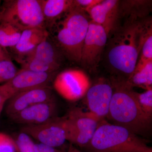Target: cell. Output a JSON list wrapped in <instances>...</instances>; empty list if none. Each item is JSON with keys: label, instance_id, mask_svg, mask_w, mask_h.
Listing matches in <instances>:
<instances>
[{"label": "cell", "instance_id": "1", "mask_svg": "<svg viewBox=\"0 0 152 152\" xmlns=\"http://www.w3.org/2000/svg\"><path fill=\"white\" fill-rule=\"evenodd\" d=\"M152 30L151 18L120 25L108 38L105 52L111 79L125 82L137 65L145 38Z\"/></svg>", "mask_w": 152, "mask_h": 152}, {"label": "cell", "instance_id": "2", "mask_svg": "<svg viewBox=\"0 0 152 152\" xmlns=\"http://www.w3.org/2000/svg\"><path fill=\"white\" fill-rule=\"evenodd\" d=\"M91 21L87 12L75 4L48 31L50 38L68 59L80 63L82 48Z\"/></svg>", "mask_w": 152, "mask_h": 152}, {"label": "cell", "instance_id": "3", "mask_svg": "<svg viewBox=\"0 0 152 152\" xmlns=\"http://www.w3.org/2000/svg\"><path fill=\"white\" fill-rule=\"evenodd\" d=\"M110 81L113 94L107 118L112 124L124 128L139 137H148L151 130L152 119L139 107L133 88L123 82Z\"/></svg>", "mask_w": 152, "mask_h": 152}, {"label": "cell", "instance_id": "4", "mask_svg": "<svg viewBox=\"0 0 152 152\" xmlns=\"http://www.w3.org/2000/svg\"><path fill=\"white\" fill-rule=\"evenodd\" d=\"M103 121L91 141L83 148L85 152H152V148L143 138L124 128Z\"/></svg>", "mask_w": 152, "mask_h": 152}, {"label": "cell", "instance_id": "5", "mask_svg": "<svg viewBox=\"0 0 152 152\" xmlns=\"http://www.w3.org/2000/svg\"><path fill=\"white\" fill-rule=\"evenodd\" d=\"M3 23L11 24L22 31L32 28H45L40 0L4 1L0 7V24Z\"/></svg>", "mask_w": 152, "mask_h": 152}, {"label": "cell", "instance_id": "6", "mask_svg": "<svg viewBox=\"0 0 152 152\" xmlns=\"http://www.w3.org/2000/svg\"><path fill=\"white\" fill-rule=\"evenodd\" d=\"M64 58L49 37L18 62L23 69L39 72L58 73Z\"/></svg>", "mask_w": 152, "mask_h": 152}, {"label": "cell", "instance_id": "7", "mask_svg": "<svg viewBox=\"0 0 152 152\" xmlns=\"http://www.w3.org/2000/svg\"><path fill=\"white\" fill-rule=\"evenodd\" d=\"M102 121L80 108L72 109L64 117L67 140L83 148L91 141Z\"/></svg>", "mask_w": 152, "mask_h": 152}, {"label": "cell", "instance_id": "8", "mask_svg": "<svg viewBox=\"0 0 152 152\" xmlns=\"http://www.w3.org/2000/svg\"><path fill=\"white\" fill-rule=\"evenodd\" d=\"M53 84L59 94L71 102L84 97L91 85L89 78L84 71L74 69L57 74Z\"/></svg>", "mask_w": 152, "mask_h": 152}, {"label": "cell", "instance_id": "9", "mask_svg": "<svg viewBox=\"0 0 152 152\" xmlns=\"http://www.w3.org/2000/svg\"><path fill=\"white\" fill-rule=\"evenodd\" d=\"M58 73L39 72L21 69L12 80L0 85V89L9 100L19 93L37 88L50 86Z\"/></svg>", "mask_w": 152, "mask_h": 152}, {"label": "cell", "instance_id": "10", "mask_svg": "<svg viewBox=\"0 0 152 152\" xmlns=\"http://www.w3.org/2000/svg\"><path fill=\"white\" fill-rule=\"evenodd\" d=\"M20 132L26 133L39 143L58 148L66 140L64 117H56L47 122L38 125H26Z\"/></svg>", "mask_w": 152, "mask_h": 152}, {"label": "cell", "instance_id": "11", "mask_svg": "<svg viewBox=\"0 0 152 152\" xmlns=\"http://www.w3.org/2000/svg\"><path fill=\"white\" fill-rule=\"evenodd\" d=\"M108 40L102 27L91 21L82 48L80 63L89 70L96 69Z\"/></svg>", "mask_w": 152, "mask_h": 152}, {"label": "cell", "instance_id": "12", "mask_svg": "<svg viewBox=\"0 0 152 152\" xmlns=\"http://www.w3.org/2000/svg\"><path fill=\"white\" fill-rule=\"evenodd\" d=\"M113 94L110 81L98 79L91 85L85 96V103L90 113L101 120L107 118Z\"/></svg>", "mask_w": 152, "mask_h": 152}, {"label": "cell", "instance_id": "13", "mask_svg": "<svg viewBox=\"0 0 152 152\" xmlns=\"http://www.w3.org/2000/svg\"><path fill=\"white\" fill-rule=\"evenodd\" d=\"M118 0H102L86 11L91 21L105 31L108 38L119 27Z\"/></svg>", "mask_w": 152, "mask_h": 152}, {"label": "cell", "instance_id": "14", "mask_svg": "<svg viewBox=\"0 0 152 152\" xmlns=\"http://www.w3.org/2000/svg\"><path fill=\"white\" fill-rule=\"evenodd\" d=\"M57 110L56 99L36 104L11 116L14 122L26 125H38L47 122L56 115Z\"/></svg>", "mask_w": 152, "mask_h": 152}, {"label": "cell", "instance_id": "15", "mask_svg": "<svg viewBox=\"0 0 152 152\" xmlns=\"http://www.w3.org/2000/svg\"><path fill=\"white\" fill-rule=\"evenodd\" d=\"M55 98L51 86L37 88L19 93L8 100L6 113L10 117L31 106Z\"/></svg>", "mask_w": 152, "mask_h": 152}, {"label": "cell", "instance_id": "16", "mask_svg": "<svg viewBox=\"0 0 152 152\" xmlns=\"http://www.w3.org/2000/svg\"><path fill=\"white\" fill-rule=\"evenodd\" d=\"M49 37L45 28H34L24 30L17 45L11 48L12 57L18 62Z\"/></svg>", "mask_w": 152, "mask_h": 152}, {"label": "cell", "instance_id": "17", "mask_svg": "<svg viewBox=\"0 0 152 152\" xmlns=\"http://www.w3.org/2000/svg\"><path fill=\"white\" fill-rule=\"evenodd\" d=\"M151 1H119V26L120 22L124 20L121 24L146 18L151 11Z\"/></svg>", "mask_w": 152, "mask_h": 152}, {"label": "cell", "instance_id": "18", "mask_svg": "<svg viewBox=\"0 0 152 152\" xmlns=\"http://www.w3.org/2000/svg\"><path fill=\"white\" fill-rule=\"evenodd\" d=\"M40 3L45 27L48 31L75 5L74 0H40Z\"/></svg>", "mask_w": 152, "mask_h": 152}, {"label": "cell", "instance_id": "19", "mask_svg": "<svg viewBox=\"0 0 152 152\" xmlns=\"http://www.w3.org/2000/svg\"><path fill=\"white\" fill-rule=\"evenodd\" d=\"M123 83L132 88L140 87L146 90L152 88V61L137 63L130 77Z\"/></svg>", "mask_w": 152, "mask_h": 152}, {"label": "cell", "instance_id": "20", "mask_svg": "<svg viewBox=\"0 0 152 152\" xmlns=\"http://www.w3.org/2000/svg\"><path fill=\"white\" fill-rule=\"evenodd\" d=\"M22 33L21 30L11 24H0V45L6 49L13 48L18 42Z\"/></svg>", "mask_w": 152, "mask_h": 152}, {"label": "cell", "instance_id": "21", "mask_svg": "<svg viewBox=\"0 0 152 152\" xmlns=\"http://www.w3.org/2000/svg\"><path fill=\"white\" fill-rule=\"evenodd\" d=\"M133 94L139 107L146 116L152 118V88L142 93H138L133 90Z\"/></svg>", "mask_w": 152, "mask_h": 152}, {"label": "cell", "instance_id": "22", "mask_svg": "<svg viewBox=\"0 0 152 152\" xmlns=\"http://www.w3.org/2000/svg\"><path fill=\"white\" fill-rule=\"evenodd\" d=\"M12 139L16 152H36V143L26 133L20 132Z\"/></svg>", "mask_w": 152, "mask_h": 152}, {"label": "cell", "instance_id": "23", "mask_svg": "<svg viewBox=\"0 0 152 152\" xmlns=\"http://www.w3.org/2000/svg\"><path fill=\"white\" fill-rule=\"evenodd\" d=\"M18 71L12 61H0V84H4L10 80Z\"/></svg>", "mask_w": 152, "mask_h": 152}, {"label": "cell", "instance_id": "24", "mask_svg": "<svg viewBox=\"0 0 152 152\" xmlns=\"http://www.w3.org/2000/svg\"><path fill=\"white\" fill-rule=\"evenodd\" d=\"M150 61H152V30L149 32L145 38L137 63Z\"/></svg>", "mask_w": 152, "mask_h": 152}, {"label": "cell", "instance_id": "25", "mask_svg": "<svg viewBox=\"0 0 152 152\" xmlns=\"http://www.w3.org/2000/svg\"><path fill=\"white\" fill-rule=\"evenodd\" d=\"M0 152H16L12 137L0 133Z\"/></svg>", "mask_w": 152, "mask_h": 152}, {"label": "cell", "instance_id": "26", "mask_svg": "<svg viewBox=\"0 0 152 152\" xmlns=\"http://www.w3.org/2000/svg\"><path fill=\"white\" fill-rule=\"evenodd\" d=\"M102 0H74L75 4L86 11L100 2Z\"/></svg>", "mask_w": 152, "mask_h": 152}, {"label": "cell", "instance_id": "27", "mask_svg": "<svg viewBox=\"0 0 152 152\" xmlns=\"http://www.w3.org/2000/svg\"><path fill=\"white\" fill-rule=\"evenodd\" d=\"M11 55L7 50V49L3 48L0 45V61H12Z\"/></svg>", "mask_w": 152, "mask_h": 152}, {"label": "cell", "instance_id": "28", "mask_svg": "<svg viewBox=\"0 0 152 152\" xmlns=\"http://www.w3.org/2000/svg\"><path fill=\"white\" fill-rule=\"evenodd\" d=\"M8 100V98L0 89V115L2 111L5 104Z\"/></svg>", "mask_w": 152, "mask_h": 152}, {"label": "cell", "instance_id": "29", "mask_svg": "<svg viewBox=\"0 0 152 152\" xmlns=\"http://www.w3.org/2000/svg\"><path fill=\"white\" fill-rule=\"evenodd\" d=\"M66 152H83L82 151H80L79 149L76 148L75 146L73 145L72 144L70 143L66 151Z\"/></svg>", "mask_w": 152, "mask_h": 152}]
</instances>
